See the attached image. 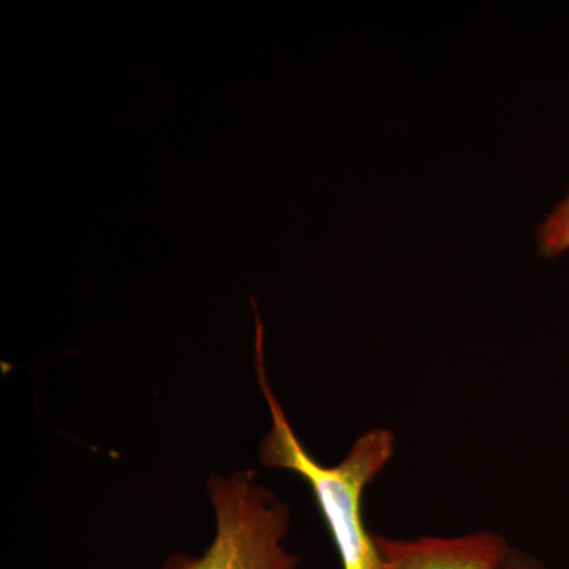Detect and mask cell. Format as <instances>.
<instances>
[{"mask_svg":"<svg viewBox=\"0 0 569 569\" xmlns=\"http://www.w3.org/2000/svg\"><path fill=\"white\" fill-rule=\"evenodd\" d=\"M254 312L253 365L258 385L271 413V427L260 443L261 463L299 475L316 497L342 569H381L377 535L367 530L365 492L395 456V433L385 427L356 438L337 466L325 467L301 443L272 391L264 365V325L260 307Z\"/></svg>","mask_w":569,"mask_h":569,"instance_id":"cell-1","label":"cell"},{"mask_svg":"<svg viewBox=\"0 0 569 569\" xmlns=\"http://www.w3.org/2000/svg\"><path fill=\"white\" fill-rule=\"evenodd\" d=\"M539 253L556 258L569 250V193L553 208L538 230Z\"/></svg>","mask_w":569,"mask_h":569,"instance_id":"cell-4","label":"cell"},{"mask_svg":"<svg viewBox=\"0 0 569 569\" xmlns=\"http://www.w3.org/2000/svg\"><path fill=\"white\" fill-rule=\"evenodd\" d=\"M216 537L203 556L174 553L162 569H296L284 546L290 508L254 479L253 471L209 478Z\"/></svg>","mask_w":569,"mask_h":569,"instance_id":"cell-2","label":"cell"},{"mask_svg":"<svg viewBox=\"0 0 569 569\" xmlns=\"http://www.w3.org/2000/svg\"><path fill=\"white\" fill-rule=\"evenodd\" d=\"M501 569H546L542 568L538 561L530 559V557L523 556V553L515 552L512 550L511 556L505 561L503 568Z\"/></svg>","mask_w":569,"mask_h":569,"instance_id":"cell-5","label":"cell"},{"mask_svg":"<svg viewBox=\"0 0 569 569\" xmlns=\"http://www.w3.org/2000/svg\"><path fill=\"white\" fill-rule=\"evenodd\" d=\"M381 569H501L511 556L507 539L492 531L456 538L395 539L377 535Z\"/></svg>","mask_w":569,"mask_h":569,"instance_id":"cell-3","label":"cell"}]
</instances>
